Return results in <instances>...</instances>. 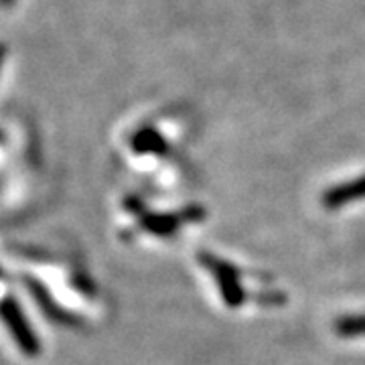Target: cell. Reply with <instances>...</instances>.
<instances>
[{"mask_svg": "<svg viewBox=\"0 0 365 365\" xmlns=\"http://www.w3.org/2000/svg\"><path fill=\"white\" fill-rule=\"evenodd\" d=\"M140 223H143L146 232L160 235V237H167V235L177 232V227L181 225V217L179 215H169V213H157V215L146 213V215H143Z\"/></svg>", "mask_w": 365, "mask_h": 365, "instance_id": "obj_4", "label": "cell"}, {"mask_svg": "<svg viewBox=\"0 0 365 365\" xmlns=\"http://www.w3.org/2000/svg\"><path fill=\"white\" fill-rule=\"evenodd\" d=\"M126 207L130 209V211H134V213H143L144 211L143 201H140V199H128V201H126Z\"/></svg>", "mask_w": 365, "mask_h": 365, "instance_id": "obj_8", "label": "cell"}, {"mask_svg": "<svg viewBox=\"0 0 365 365\" xmlns=\"http://www.w3.org/2000/svg\"><path fill=\"white\" fill-rule=\"evenodd\" d=\"M134 148L140 150V153H157V155L167 150L165 143L160 140V136L155 134V132H143V134H138L136 140H134Z\"/></svg>", "mask_w": 365, "mask_h": 365, "instance_id": "obj_6", "label": "cell"}, {"mask_svg": "<svg viewBox=\"0 0 365 365\" xmlns=\"http://www.w3.org/2000/svg\"><path fill=\"white\" fill-rule=\"evenodd\" d=\"M179 217H181V222H201L205 217V209L191 205V207L185 209L182 213H179Z\"/></svg>", "mask_w": 365, "mask_h": 365, "instance_id": "obj_7", "label": "cell"}, {"mask_svg": "<svg viewBox=\"0 0 365 365\" xmlns=\"http://www.w3.org/2000/svg\"><path fill=\"white\" fill-rule=\"evenodd\" d=\"M335 331L341 337H365V314L343 317L335 323Z\"/></svg>", "mask_w": 365, "mask_h": 365, "instance_id": "obj_5", "label": "cell"}, {"mask_svg": "<svg viewBox=\"0 0 365 365\" xmlns=\"http://www.w3.org/2000/svg\"><path fill=\"white\" fill-rule=\"evenodd\" d=\"M357 199H365V177H359L355 181L343 182L339 187L329 189L323 195V205L327 209H339L351 201Z\"/></svg>", "mask_w": 365, "mask_h": 365, "instance_id": "obj_3", "label": "cell"}, {"mask_svg": "<svg viewBox=\"0 0 365 365\" xmlns=\"http://www.w3.org/2000/svg\"><path fill=\"white\" fill-rule=\"evenodd\" d=\"M0 321L4 323L6 331L13 335L14 343L19 345L21 351L25 353V355H29V357L39 355V339H37L33 327L29 325L23 309L19 307V302H16L13 297H9V299H4L0 302Z\"/></svg>", "mask_w": 365, "mask_h": 365, "instance_id": "obj_1", "label": "cell"}, {"mask_svg": "<svg viewBox=\"0 0 365 365\" xmlns=\"http://www.w3.org/2000/svg\"><path fill=\"white\" fill-rule=\"evenodd\" d=\"M199 262L215 276L225 304L232 307V309L242 307L244 299H246V292H244V288H242L240 280H237V270H235L234 266H230L227 262L220 260V258H215L211 254H199Z\"/></svg>", "mask_w": 365, "mask_h": 365, "instance_id": "obj_2", "label": "cell"}]
</instances>
